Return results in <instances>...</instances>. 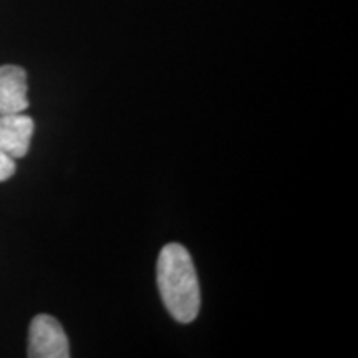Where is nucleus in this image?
<instances>
[{"label":"nucleus","instance_id":"1","mask_svg":"<svg viewBox=\"0 0 358 358\" xmlns=\"http://www.w3.org/2000/svg\"><path fill=\"white\" fill-rule=\"evenodd\" d=\"M156 280L164 307L179 324H191L201 308V289L194 262L185 245L171 243L161 249Z\"/></svg>","mask_w":358,"mask_h":358},{"label":"nucleus","instance_id":"2","mask_svg":"<svg viewBox=\"0 0 358 358\" xmlns=\"http://www.w3.org/2000/svg\"><path fill=\"white\" fill-rule=\"evenodd\" d=\"M30 358H69L70 343L64 327L55 317L38 313L34 317L29 330Z\"/></svg>","mask_w":358,"mask_h":358},{"label":"nucleus","instance_id":"3","mask_svg":"<svg viewBox=\"0 0 358 358\" xmlns=\"http://www.w3.org/2000/svg\"><path fill=\"white\" fill-rule=\"evenodd\" d=\"M35 123L29 115H0V150L13 159L24 158L32 143Z\"/></svg>","mask_w":358,"mask_h":358},{"label":"nucleus","instance_id":"4","mask_svg":"<svg viewBox=\"0 0 358 358\" xmlns=\"http://www.w3.org/2000/svg\"><path fill=\"white\" fill-rule=\"evenodd\" d=\"M29 108L27 73L22 66H0V115L24 113Z\"/></svg>","mask_w":358,"mask_h":358},{"label":"nucleus","instance_id":"5","mask_svg":"<svg viewBox=\"0 0 358 358\" xmlns=\"http://www.w3.org/2000/svg\"><path fill=\"white\" fill-rule=\"evenodd\" d=\"M15 159L8 156L6 151L0 150V182L10 179L15 174Z\"/></svg>","mask_w":358,"mask_h":358}]
</instances>
